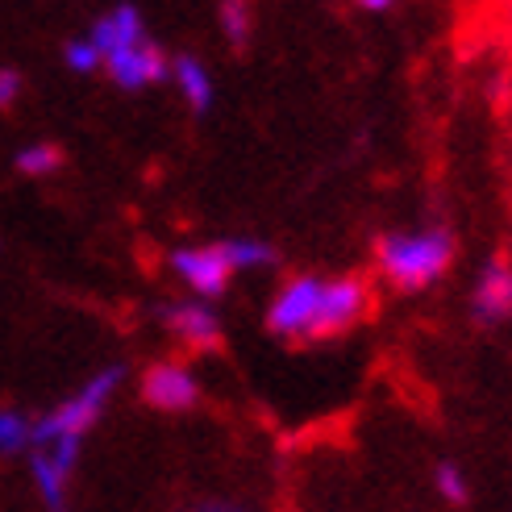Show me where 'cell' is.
Masks as SVG:
<instances>
[{
	"mask_svg": "<svg viewBox=\"0 0 512 512\" xmlns=\"http://www.w3.org/2000/svg\"><path fill=\"white\" fill-rule=\"evenodd\" d=\"M379 271L392 288L400 292H421L433 279H442V271L454 259V238L450 229H417V234H388L379 238Z\"/></svg>",
	"mask_w": 512,
	"mask_h": 512,
	"instance_id": "obj_1",
	"label": "cell"
},
{
	"mask_svg": "<svg viewBox=\"0 0 512 512\" xmlns=\"http://www.w3.org/2000/svg\"><path fill=\"white\" fill-rule=\"evenodd\" d=\"M121 379H125V367H109V371H100L96 379H88L80 392L67 396L59 408H50V413L30 429V442L46 446L55 438H84V433L100 421V413H105L109 396L121 388Z\"/></svg>",
	"mask_w": 512,
	"mask_h": 512,
	"instance_id": "obj_2",
	"label": "cell"
},
{
	"mask_svg": "<svg viewBox=\"0 0 512 512\" xmlns=\"http://www.w3.org/2000/svg\"><path fill=\"white\" fill-rule=\"evenodd\" d=\"M371 313V288L367 279L358 275H342V279H325L321 284V300H317V313H313V325L304 338H338L346 329H354Z\"/></svg>",
	"mask_w": 512,
	"mask_h": 512,
	"instance_id": "obj_3",
	"label": "cell"
},
{
	"mask_svg": "<svg viewBox=\"0 0 512 512\" xmlns=\"http://www.w3.org/2000/svg\"><path fill=\"white\" fill-rule=\"evenodd\" d=\"M321 284L325 279H317V275H296L279 288L271 313H267V329L275 338H304L309 334L317 300H321Z\"/></svg>",
	"mask_w": 512,
	"mask_h": 512,
	"instance_id": "obj_4",
	"label": "cell"
},
{
	"mask_svg": "<svg viewBox=\"0 0 512 512\" xmlns=\"http://www.w3.org/2000/svg\"><path fill=\"white\" fill-rule=\"evenodd\" d=\"M171 271L184 279V284L200 296V300H217L225 296L229 288V279H234V263H229V254L225 246H192V250H175L171 254Z\"/></svg>",
	"mask_w": 512,
	"mask_h": 512,
	"instance_id": "obj_5",
	"label": "cell"
},
{
	"mask_svg": "<svg viewBox=\"0 0 512 512\" xmlns=\"http://www.w3.org/2000/svg\"><path fill=\"white\" fill-rule=\"evenodd\" d=\"M105 67H109V75H113V84L125 88V92H138V88H150V84H163L167 75H171L167 55H163V50L150 42V38H142V42H134V46H117V50H109V55H105Z\"/></svg>",
	"mask_w": 512,
	"mask_h": 512,
	"instance_id": "obj_6",
	"label": "cell"
},
{
	"mask_svg": "<svg viewBox=\"0 0 512 512\" xmlns=\"http://www.w3.org/2000/svg\"><path fill=\"white\" fill-rule=\"evenodd\" d=\"M142 396L163 408V413H188V408L200 400V383L188 367L179 363H155L142 379Z\"/></svg>",
	"mask_w": 512,
	"mask_h": 512,
	"instance_id": "obj_7",
	"label": "cell"
},
{
	"mask_svg": "<svg viewBox=\"0 0 512 512\" xmlns=\"http://www.w3.org/2000/svg\"><path fill=\"white\" fill-rule=\"evenodd\" d=\"M163 321H167V329L175 338H184L196 350L221 346V321H217V313L209 309V304H200V300L196 304H167Z\"/></svg>",
	"mask_w": 512,
	"mask_h": 512,
	"instance_id": "obj_8",
	"label": "cell"
},
{
	"mask_svg": "<svg viewBox=\"0 0 512 512\" xmlns=\"http://www.w3.org/2000/svg\"><path fill=\"white\" fill-rule=\"evenodd\" d=\"M475 317L488 325L512 317V263L508 259H492L483 267L475 284Z\"/></svg>",
	"mask_w": 512,
	"mask_h": 512,
	"instance_id": "obj_9",
	"label": "cell"
},
{
	"mask_svg": "<svg viewBox=\"0 0 512 512\" xmlns=\"http://www.w3.org/2000/svg\"><path fill=\"white\" fill-rule=\"evenodd\" d=\"M100 50H117V46H134V42H142L146 38V25H142V13L134 9V5H121V9H113L109 17H100L96 25H92V34H88Z\"/></svg>",
	"mask_w": 512,
	"mask_h": 512,
	"instance_id": "obj_10",
	"label": "cell"
},
{
	"mask_svg": "<svg viewBox=\"0 0 512 512\" xmlns=\"http://www.w3.org/2000/svg\"><path fill=\"white\" fill-rule=\"evenodd\" d=\"M171 80L179 84V92H184V100H188L196 113H204V109L213 105V80H209V71H204L192 55H179L171 63Z\"/></svg>",
	"mask_w": 512,
	"mask_h": 512,
	"instance_id": "obj_11",
	"label": "cell"
},
{
	"mask_svg": "<svg viewBox=\"0 0 512 512\" xmlns=\"http://www.w3.org/2000/svg\"><path fill=\"white\" fill-rule=\"evenodd\" d=\"M67 479H71V471H63L55 458H50V454L38 446V450H34V488H38V496H42L46 508H63V500H67Z\"/></svg>",
	"mask_w": 512,
	"mask_h": 512,
	"instance_id": "obj_12",
	"label": "cell"
},
{
	"mask_svg": "<svg viewBox=\"0 0 512 512\" xmlns=\"http://www.w3.org/2000/svg\"><path fill=\"white\" fill-rule=\"evenodd\" d=\"M225 254H229V263H234V271H254V267H271L275 263V250L259 238H229L221 242Z\"/></svg>",
	"mask_w": 512,
	"mask_h": 512,
	"instance_id": "obj_13",
	"label": "cell"
},
{
	"mask_svg": "<svg viewBox=\"0 0 512 512\" xmlns=\"http://www.w3.org/2000/svg\"><path fill=\"white\" fill-rule=\"evenodd\" d=\"M59 167H63V150L55 142H34V146H25L17 155V171L21 175H50Z\"/></svg>",
	"mask_w": 512,
	"mask_h": 512,
	"instance_id": "obj_14",
	"label": "cell"
},
{
	"mask_svg": "<svg viewBox=\"0 0 512 512\" xmlns=\"http://www.w3.org/2000/svg\"><path fill=\"white\" fill-rule=\"evenodd\" d=\"M221 30L234 46H246V38H250V0H221Z\"/></svg>",
	"mask_w": 512,
	"mask_h": 512,
	"instance_id": "obj_15",
	"label": "cell"
},
{
	"mask_svg": "<svg viewBox=\"0 0 512 512\" xmlns=\"http://www.w3.org/2000/svg\"><path fill=\"white\" fill-rule=\"evenodd\" d=\"M433 483H438V496H442L446 504H454V508L471 504V488H467L463 471H458L454 463H442V467H438V475H433Z\"/></svg>",
	"mask_w": 512,
	"mask_h": 512,
	"instance_id": "obj_16",
	"label": "cell"
},
{
	"mask_svg": "<svg viewBox=\"0 0 512 512\" xmlns=\"http://www.w3.org/2000/svg\"><path fill=\"white\" fill-rule=\"evenodd\" d=\"M63 59H67V67H71V71L88 75V71H96L100 63H105V50H100L92 38H75V42H67Z\"/></svg>",
	"mask_w": 512,
	"mask_h": 512,
	"instance_id": "obj_17",
	"label": "cell"
},
{
	"mask_svg": "<svg viewBox=\"0 0 512 512\" xmlns=\"http://www.w3.org/2000/svg\"><path fill=\"white\" fill-rule=\"evenodd\" d=\"M30 421L21 413H0V454H17L21 446H30Z\"/></svg>",
	"mask_w": 512,
	"mask_h": 512,
	"instance_id": "obj_18",
	"label": "cell"
},
{
	"mask_svg": "<svg viewBox=\"0 0 512 512\" xmlns=\"http://www.w3.org/2000/svg\"><path fill=\"white\" fill-rule=\"evenodd\" d=\"M17 96H21V71L5 67V71H0V109L17 105Z\"/></svg>",
	"mask_w": 512,
	"mask_h": 512,
	"instance_id": "obj_19",
	"label": "cell"
},
{
	"mask_svg": "<svg viewBox=\"0 0 512 512\" xmlns=\"http://www.w3.org/2000/svg\"><path fill=\"white\" fill-rule=\"evenodd\" d=\"M363 9H371V13H383V9H392V0H358Z\"/></svg>",
	"mask_w": 512,
	"mask_h": 512,
	"instance_id": "obj_20",
	"label": "cell"
},
{
	"mask_svg": "<svg viewBox=\"0 0 512 512\" xmlns=\"http://www.w3.org/2000/svg\"><path fill=\"white\" fill-rule=\"evenodd\" d=\"M508 5H512V0H508Z\"/></svg>",
	"mask_w": 512,
	"mask_h": 512,
	"instance_id": "obj_21",
	"label": "cell"
}]
</instances>
